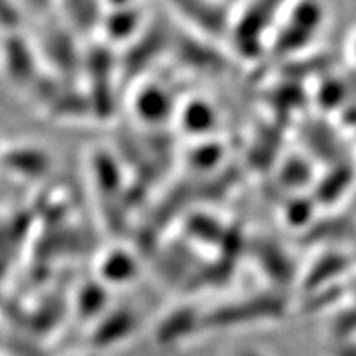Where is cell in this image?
<instances>
[{"label":"cell","instance_id":"24","mask_svg":"<svg viewBox=\"0 0 356 356\" xmlns=\"http://www.w3.org/2000/svg\"><path fill=\"white\" fill-rule=\"evenodd\" d=\"M30 2H32L35 7H43V6H44V3H47V2H48V0H30Z\"/></svg>","mask_w":356,"mask_h":356},{"label":"cell","instance_id":"19","mask_svg":"<svg viewBox=\"0 0 356 356\" xmlns=\"http://www.w3.org/2000/svg\"><path fill=\"white\" fill-rule=\"evenodd\" d=\"M222 157L220 144H200L188 155V163L195 170H210L215 168Z\"/></svg>","mask_w":356,"mask_h":356},{"label":"cell","instance_id":"10","mask_svg":"<svg viewBox=\"0 0 356 356\" xmlns=\"http://www.w3.org/2000/svg\"><path fill=\"white\" fill-rule=\"evenodd\" d=\"M203 327V317L197 314L191 307H184V309H177L165 315L155 328V340L157 345L172 346L177 345L185 338H188L195 328Z\"/></svg>","mask_w":356,"mask_h":356},{"label":"cell","instance_id":"8","mask_svg":"<svg viewBox=\"0 0 356 356\" xmlns=\"http://www.w3.org/2000/svg\"><path fill=\"white\" fill-rule=\"evenodd\" d=\"M275 302L266 299H256L248 302H238V304H229L218 307L208 315L203 317V327L222 328V327H236V325L252 323L256 320L266 318V315H274Z\"/></svg>","mask_w":356,"mask_h":356},{"label":"cell","instance_id":"9","mask_svg":"<svg viewBox=\"0 0 356 356\" xmlns=\"http://www.w3.org/2000/svg\"><path fill=\"white\" fill-rule=\"evenodd\" d=\"M2 165L24 178H42L50 170V155L38 147H13L0 155Z\"/></svg>","mask_w":356,"mask_h":356},{"label":"cell","instance_id":"5","mask_svg":"<svg viewBox=\"0 0 356 356\" xmlns=\"http://www.w3.org/2000/svg\"><path fill=\"white\" fill-rule=\"evenodd\" d=\"M320 19H322V10L312 0H304L299 6L293 7L286 25L277 35L274 50L280 55L300 50L310 42L315 29H318Z\"/></svg>","mask_w":356,"mask_h":356},{"label":"cell","instance_id":"22","mask_svg":"<svg viewBox=\"0 0 356 356\" xmlns=\"http://www.w3.org/2000/svg\"><path fill=\"white\" fill-rule=\"evenodd\" d=\"M104 2H108L111 7L115 8V7H126V6H131L134 0H104Z\"/></svg>","mask_w":356,"mask_h":356},{"label":"cell","instance_id":"4","mask_svg":"<svg viewBox=\"0 0 356 356\" xmlns=\"http://www.w3.org/2000/svg\"><path fill=\"white\" fill-rule=\"evenodd\" d=\"M2 66L13 84L29 89L40 73V53L17 32L7 33L2 43Z\"/></svg>","mask_w":356,"mask_h":356},{"label":"cell","instance_id":"23","mask_svg":"<svg viewBox=\"0 0 356 356\" xmlns=\"http://www.w3.org/2000/svg\"><path fill=\"white\" fill-rule=\"evenodd\" d=\"M234 356H262V355L257 353L254 350H239L236 351Z\"/></svg>","mask_w":356,"mask_h":356},{"label":"cell","instance_id":"13","mask_svg":"<svg viewBox=\"0 0 356 356\" xmlns=\"http://www.w3.org/2000/svg\"><path fill=\"white\" fill-rule=\"evenodd\" d=\"M101 25L109 42H132L139 35L142 12L132 3L126 7H115L102 15Z\"/></svg>","mask_w":356,"mask_h":356},{"label":"cell","instance_id":"17","mask_svg":"<svg viewBox=\"0 0 356 356\" xmlns=\"http://www.w3.org/2000/svg\"><path fill=\"white\" fill-rule=\"evenodd\" d=\"M95 175L97 186L102 193L113 195L119 190L121 184V173H119L118 163L111 155L101 152L95 157Z\"/></svg>","mask_w":356,"mask_h":356},{"label":"cell","instance_id":"2","mask_svg":"<svg viewBox=\"0 0 356 356\" xmlns=\"http://www.w3.org/2000/svg\"><path fill=\"white\" fill-rule=\"evenodd\" d=\"M115 63L119 61H115L113 53L102 44H97L83 58V70L89 83L86 95L91 113L101 121H106L114 113Z\"/></svg>","mask_w":356,"mask_h":356},{"label":"cell","instance_id":"16","mask_svg":"<svg viewBox=\"0 0 356 356\" xmlns=\"http://www.w3.org/2000/svg\"><path fill=\"white\" fill-rule=\"evenodd\" d=\"M101 275L108 282L124 284L137 275V264L131 254L124 251L111 252L101 264Z\"/></svg>","mask_w":356,"mask_h":356},{"label":"cell","instance_id":"11","mask_svg":"<svg viewBox=\"0 0 356 356\" xmlns=\"http://www.w3.org/2000/svg\"><path fill=\"white\" fill-rule=\"evenodd\" d=\"M137 325H139V318L134 312L126 309L115 310L101 320L92 333L91 341L99 348H111L134 335Z\"/></svg>","mask_w":356,"mask_h":356},{"label":"cell","instance_id":"1","mask_svg":"<svg viewBox=\"0 0 356 356\" xmlns=\"http://www.w3.org/2000/svg\"><path fill=\"white\" fill-rule=\"evenodd\" d=\"M286 0H249L238 19L233 20L229 37L236 51L244 58H256L262 50V38Z\"/></svg>","mask_w":356,"mask_h":356},{"label":"cell","instance_id":"20","mask_svg":"<svg viewBox=\"0 0 356 356\" xmlns=\"http://www.w3.org/2000/svg\"><path fill=\"white\" fill-rule=\"evenodd\" d=\"M20 22V10L13 3V0H0V26L10 33L19 29Z\"/></svg>","mask_w":356,"mask_h":356},{"label":"cell","instance_id":"25","mask_svg":"<svg viewBox=\"0 0 356 356\" xmlns=\"http://www.w3.org/2000/svg\"><path fill=\"white\" fill-rule=\"evenodd\" d=\"M0 155H2V150H0Z\"/></svg>","mask_w":356,"mask_h":356},{"label":"cell","instance_id":"26","mask_svg":"<svg viewBox=\"0 0 356 356\" xmlns=\"http://www.w3.org/2000/svg\"><path fill=\"white\" fill-rule=\"evenodd\" d=\"M355 53H356V47H355Z\"/></svg>","mask_w":356,"mask_h":356},{"label":"cell","instance_id":"12","mask_svg":"<svg viewBox=\"0 0 356 356\" xmlns=\"http://www.w3.org/2000/svg\"><path fill=\"white\" fill-rule=\"evenodd\" d=\"M167 37L157 29H150V32H147L145 37L137 35L136 38L131 42V48L129 53L124 56L122 68L124 74L132 76L136 73H142L147 68V65L160 55V51H163L167 44Z\"/></svg>","mask_w":356,"mask_h":356},{"label":"cell","instance_id":"7","mask_svg":"<svg viewBox=\"0 0 356 356\" xmlns=\"http://www.w3.org/2000/svg\"><path fill=\"white\" fill-rule=\"evenodd\" d=\"M132 111L147 126H162L173 114L172 92L159 83H147L134 95Z\"/></svg>","mask_w":356,"mask_h":356},{"label":"cell","instance_id":"18","mask_svg":"<svg viewBox=\"0 0 356 356\" xmlns=\"http://www.w3.org/2000/svg\"><path fill=\"white\" fill-rule=\"evenodd\" d=\"M186 231L195 239H200L202 243H221L225 238V228L216 218L208 215H195L186 222Z\"/></svg>","mask_w":356,"mask_h":356},{"label":"cell","instance_id":"14","mask_svg":"<svg viewBox=\"0 0 356 356\" xmlns=\"http://www.w3.org/2000/svg\"><path fill=\"white\" fill-rule=\"evenodd\" d=\"M178 118H180L178 122H180L181 129L193 137L208 136V134L216 131L218 122H220L213 104L202 99V97L186 102L178 113Z\"/></svg>","mask_w":356,"mask_h":356},{"label":"cell","instance_id":"6","mask_svg":"<svg viewBox=\"0 0 356 356\" xmlns=\"http://www.w3.org/2000/svg\"><path fill=\"white\" fill-rule=\"evenodd\" d=\"M42 55L55 68L56 76L65 81H71L73 76L83 68V58L79 56V48L68 30L61 26H53L44 32L42 38Z\"/></svg>","mask_w":356,"mask_h":356},{"label":"cell","instance_id":"3","mask_svg":"<svg viewBox=\"0 0 356 356\" xmlns=\"http://www.w3.org/2000/svg\"><path fill=\"white\" fill-rule=\"evenodd\" d=\"M178 15L207 38L229 35L233 19L225 0H167Z\"/></svg>","mask_w":356,"mask_h":356},{"label":"cell","instance_id":"21","mask_svg":"<svg viewBox=\"0 0 356 356\" xmlns=\"http://www.w3.org/2000/svg\"><path fill=\"white\" fill-rule=\"evenodd\" d=\"M81 304H79V309H81L83 315H95L97 310L102 309V302H104V292L101 289L95 287H86L81 293Z\"/></svg>","mask_w":356,"mask_h":356},{"label":"cell","instance_id":"15","mask_svg":"<svg viewBox=\"0 0 356 356\" xmlns=\"http://www.w3.org/2000/svg\"><path fill=\"white\" fill-rule=\"evenodd\" d=\"M61 6L71 29H76L78 32H91L96 25H101L99 0H61Z\"/></svg>","mask_w":356,"mask_h":356}]
</instances>
